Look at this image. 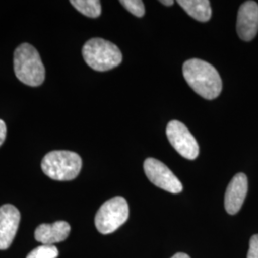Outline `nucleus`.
I'll return each mask as SVG.
<instances>
[{
    "label": "nucleus",
    "mask_w": 258,
    "mask_h": 258,
    "mask_svg": "<svg viewBox=\"0 0 258 258\" xmlns=\"http://www.w3.org/2000/svg\"><path fill=\"white\" fill-rule=\"evenodd\" d=\"M187 84L204 99H216L222 91L221 77L212 64L199 58H191L183 65Z\"/></svg>",
    "instance_id": "obj_1"
},
{
    "label": "nucleus",
    "mask_w": 258,
    "mask_h": 258,
    "mask_svg": "<svg viewBox=\"0 0 258 258\" xmlns=\"http://www.w3.org/2000/svg\"><path fill=\"white\" fill-rule=\"evenodd\" d=\"M14 70L19 81L29 86H39L45 79V68L40 55L29 43H22L16 49Z\"/></svg>",
    "instance_id": "obj_2"
},
{
    "label": "nucleus",
    "mask_w": 258,
    "mask_h": 258,
    "mask_svg": "<svg viewBox=\"0 0 258 258\" xmlns=\"http://www.w3.org/2000/svg\"><path fill=\"white\" fill-rule=\"evenodd\" d=\"M83 166L79 154L68 150H55L42 159L41 168L45 175L55 181H71L80 174Z\"/></svg>",
    "instance_id": "obj_3"
},
{
    "label": "nucleus",
    "mask_w": 258,
    "mask_h": 258,
    "mask_svg": "<svg viewBox=\"0 0 258 258\" xmlns=\"http://www.w3.org/2000/svg\"><path fill=\"white\" fill-rule=\"evenodd\" d=\"M83 55L89 67L104 72L119 66L122 55L117 45L102 38H91L83 45Z\"/></svg>",
    "instance_id": "obj_4"
},
{
    "label": "nucleus",
    "mask_w": 258,
    "mask_h": 258,
    "mask_svg": "<svg viewBox=\"0 0 258 258\" xmlns=\"http://www.w3.org/2000/svg\"><path fill=\"white\" fill-rule=\"evenodd\" d=\"M128 216L127 201L121 196H116L102 204L96 214L95 226L102 234H109L127 221Z\"/></svg>",
    "instance_id": "obj_5"
},
{
    "label": "nucleus",
    "mask_w": 258,
    "mask_h": 258,
    "mask_svg": "<svg viewBox=\"0 0 258 258\" xmlns=\"http://www.w3.org/2000/svg\"><path fill=\"white\" fill-rule=\"evenodd\" d=\"M166 136L176 151L187 160L199 155V145L189 130L179 120H171L166 126Z\"/></svg>",
    "instance_id": "obj_6"
},
{
    "label": "nucleus",
    "mask_w": 258,
    "mask_h": 258,
    "mask_svg": "<svg viewBox=\"0 0 258 258\" xmlns=\"http://www.w3.org/2000/svg\"><path fill=\"white\" fill-rule=\"evenodd\" d=\"M145 173L152 184L170 194H180L183 190V184L173 172L154 158H148L144 163Z\"/></svg>",
    "instance_id": "obj_7"
},
{
    "label": "nucleus",
    "mask_w": 258,
    "mask_h": 258,
    "mask_svg": "<svg viewBox=\"0 0 258 258\" xmlns=\"http://www.w3.org/2000/svg\"><path fill=\"white\" fill-rule=\"evenodd\" d=\"M237 34L242 40L250 41L258 32V4L246 1L240 6L236 23Z\"/></svg>",
    "instance_id": "obj_8"
},
{
    "label": "nucleus",
    "mask_w": 258,
    "mask_h": 258,
    "mask_svg": "<svg viewBox=\"0 0 258 258\" xmlns=\"http://www.w3.org/2000/svg\"><path fill=\"white\" fill-rule=\"evenodd\" d=\"M20 222V212L10 204L0 207V249H7L16 237Z\"/></svg>",
    "instance_id": "obj_9"
},
{
    "label": "nucleus",
    "mask_w": 258,
    "mask_h": 258,
    "mask_svg": "<svg viewBox=\"0 0 258 258\" xmlns=\"http://www.w3.org/2000/svg\"><path fill=\"white\" fill-rule=\"evenodd\" d=\"M248 194V178L244 173H237L231 179L225 194V209L229 214L239 212Z\"/></svg>",
    "instance_id": "obj_10"
},
{
    "label": "nucleus",
    "mask_w": 258,
    "mask_h": 258,
    "mask_svg": "<svg viewBox=\"0 0 258 258\" xmlns=\"http://www.w3.org/2000/svg\"><path fill=\"white\" fill-rule=\"evenodd\" d=\"M71 231L70 225L65 221H56L53 224H41L35 231V238L43 245H54L64 241Z\"/></svg>",
    "instance_id": "obj_11"
},
{
    "label": "nucleus",
    "mask_w": 258,
    "mask_h": 258,
    "mask_svg": "<svg viewBox=\"0 0 258 258\" xmlns=\"http://www.w3.org/2000/svg\"><path fill=\"white\" fill-rule=\"evenodd\" d=\"M178 4L194 19L207 22L212 17L211 2L209 0H178Z\"/></svg>",
    "instance_id": "obj_12"
},
{
    "label": "nucleus",
    "mask_w": 258,
    "mask_h": 258,
    "mask_svg": "<svg viewBox=\"0 0 258 258\" xmlns=\"http://www.w3.org/2000/svg\"><path fill=\"white\" fill-rule=\"evenodd\" d=\"M70 3L84 16L96 19L102 14L101 2L98 0H71Z\"/></svg>",
    "instance_id": "obj_13"
},
{
    "label": "nucleus",
    "mask_w": 258,
    "mask_h": 258,
    "mask_svg": "<svg viewBox=\"0 0 258 258\" xmlns=\"http://www.w3.org/2000/svg\"><path fill=\"white\" fill-rule=\"evenodd\" d=\"M58 249L55 245H41L33 249L26 258H56Z\"/></svg>",
    "instance_id": "obj_14"
},
{
    "label": "nucleus",
    "mask_w": 258,
    "mask_h": 258,
    "mask_svg": "<svg viewBox=\"0 0 258 258\" xmlns=\"http://www.w3.org/2000/svg\"><path fill=\"white\" fill-rule=\"evenodd\" d=\"M120 3L135 17L142 18L146 13L144 2L141 0H121Z\"/></svg>",
    "instance_id": "obj_15"
},
{
    "label": "nucleus",
    "mask_w": 258,
    "mask_h": 258,
    "mask_svg": "<svg viewBox=\"0 0 258 258\" xmlns=\"http://www.w3.org/2000/svg\"><path fill=\"white\" fill-rule=\"evenodd\" d=\"M247 258H258V234H254L249 240V249Z\"/></svg>",
    "instance_id": "obj_16"
},
{
    "label": "nucleus",
    "mask_w": 258,
    "mask_h": 258,
    "mask_svg": "<svg viewBox=\"0 0 258 258\" xmlns=\"http://www.w3.org/2000/svg\"><path fill=\"white\" fill-rule=\"evenodd\" d=\"M7 135V127L5 122L2 120H0V146L4 143L5 139Z\"/></svg>",
    "instance_id": "obj_17"
},
{
    "label": "nucleus",
    "mask_w": 258,
    "mask_h": 258,
    "mask_svg": "<svg viewBox=\"0 0 258 258\" xmlns=\"http://www.w3.org/2000/svg\"><path fill=\"white\" fill-rule=\"evenodd\" d=\"M171 258H190L186 253H184V252H178V253H176L174 254L173 256Z\"/></svg>",
    "instance_id": "obj_18"
},
{
    "label": "nucleus",
    "mask_w": 258,
    "mask_h": 258,
    "mask_svg": "<svg viewBox=\"0 0 258 258\" xmlns=\"http://www.w3.org/2000/svg\"><path fill=\"white\" fill-rule=\"evenodd\" d=\"M162 4L166 5V6H172L174 4V1L172 0H169V1H166V0H163V1H160Z\"/></svg>",
    "instance_id": "obj_19"
}]
</instances>
